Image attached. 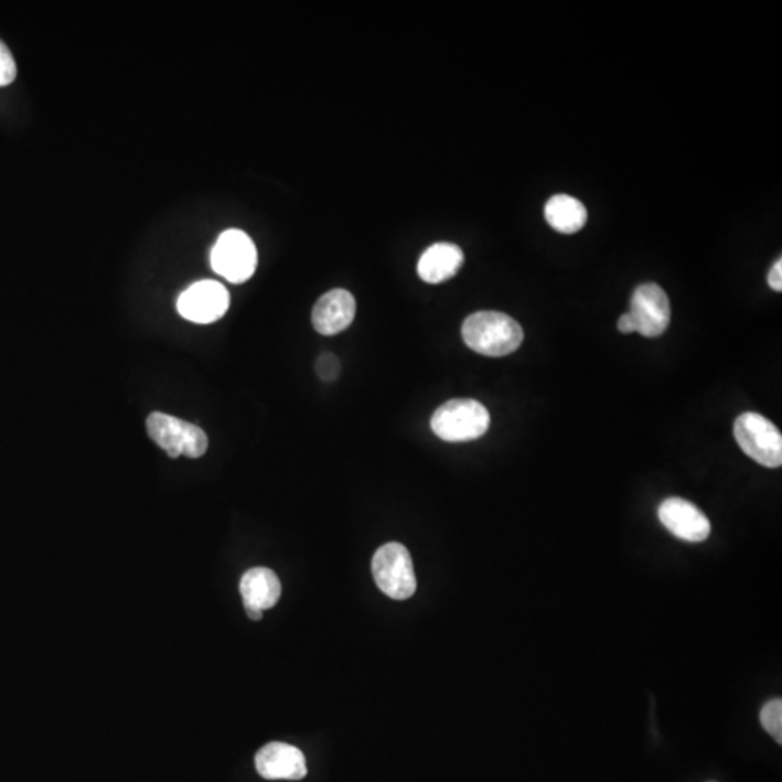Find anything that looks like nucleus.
Returning <instances> with one entry per match:
<instances>
[{
	"label": "nucleus",
	"mask_w": 782,
	"mask_h": 782,
	"mask_svg": "<svg viewBox=\"0 0 782 782\" xmlns=\"http://www.w3.org/2000/svg\"><path fill=\"white\" fill-rule=\"evenodd\" d=\"M464 264V253L456 244L438 243L422 254L418 275L425 283L439 285L456 277Z\"/></svg>",
	"instance_id": "nucleus-12"
},
{
	"label": "nucleus",
	"mask_w": 782,
	"mask_h": 782,
	"mask_svg": "<svg viewBox=\"0 0 782 782\" xmlns=\"http://www.w3.org/2000/svg\"><path fill=\"white\" fill-rule=\"evenodd\" d=\"M147 430L152 441L171 458H199L205 456L210 446L203 429L161 411L148 416Z\"/></svg>",
	"instance_id": "nucleus-5"
},
{
	"label": "nucleus",
	"mask_w": 782,
	"mask_h": 782,
	"mask_svg": "<svg viewBox=\"0 0 782 782\" xmlns=\"http://www.w3.org/2000/svg\"><path fill=\"white\" fill-rule=\"evenodd\" d=\"M373 576L378 589L393 600L410 599L418 587L409 550L397 543L383 545L374 555Z\"/></svg>",
	"instance_id": "nucleus-4"
},
{
	"label": "nucleus",
	"mask_w": 782,
	"mask_h": 782,
	"mask_svg": "<svg viewBox=\"0 0 782 782\" xmlns=\"http://www.w3.org/2000/svg\"><path fill=\"white\" fill-rule=\"evenodd\" d=\"M523 330L515 319L506 313L484 310L465 319L462 340L476 354L504 356L519 350Z\"/></svg>",
	"instance_id": "nucleus-1"
},
{
	"label": "nucleus",
	"mask_w": 782,
	"mask_h": 782,
	"mask_svg": "<svg viewBox=\"0 0 782 782\" xmlns=\"http://www.w3.org/2000/svg\"><path fill=\"white\" fill-rule=\"evenodd\" d=\"M761 724L763 729L779 742L782 743V701L775 698L767 703L761 710Z\"/></svg>",
	"instance_id": "nucleus-15"
},
{
	"label": "nucleus",
	"mask_w": 782,
	"mask_h": 782,
	"mask_svg": "<svg viewBox=\"0 0 782 782\" xmlns=\"http://www.w3.org/2000/svg\"><path fill=\"white\" fill-rule=\"evenodd\" d=\"M490 427V414L480 401L453 399L432 416L430 428L442 441L469 442L483 437Z\"/></svg>",
	"instance_id": "nucleus-2"
},
{
	"label": "nucleus",
	"mask_w": 782,
	"mask_h": 782,
	"mask_svg": "<svg viewBox=\"0 0 782 782\" xmlns=\"http://www.w3.org/2000/svg\"><path fill=\"white\" fill-rule=\"evenodd\" d=\"M618 330L622 333L636 332L635 322H633L631 314L624 313L622 314V317H620L618 322Z\"/></svg>",
	"instance_id": "nucleus-19"
},
{
	"label": "nucleus",
	"mask_w": 782,
	"mask_h": 782,
	"mask_svg": "<svg viewBox=\"0 0 782 782\" xmlns=\"http://www.w3.org/2000/svg\"><path fill=\"white\" fill-rule=\"evenodd\" d=\"M356 312L354 296L349 290L328 291L314 304L312 322L321 335H336L353 323Z\"/></svg>",
	"instance_id": "nucleus-11"
},
{
	"label": "nucleus",
	"mask_w": 782,
	"mask_h": 782,
	"mask_svg": "<svg viewBox=\"0 0 782 782\" xmlns=\"http://www.w3.org/2000/svg\"><path fill=\"white\" fill-rule=\"evenodd\" d=\"M17 63L11 50L0 41V87L11 85L17 78Z\"/></svg>",
	"instance_id": "nucleus-16"
},
{
	"label": "nucleus",
	"mask_w": 782,
	"mask_h": 782,
	"mask_svg": "<svg viewBox=\"0 0 782 782\" xmlns=\"http://www.w3.org/2000/svg\"><path fill=\"white\" fill-rule=\"evenodd\" d=\"M658 516L671 534L687 543H703L710 536V521L688 500L666 499L660 506Z\"/></svg>",
	"instance_id": "nucleus-9"
},
{
	"label": "nucleus",
	"mask_w": 782,
	"mask_h": 782,
	"mask_svg": "<svg viewBox=\"0 0 782 782\" xmlns=\"http://www.w3.org/2000/svg\"><path fill=\"white\" fill-rule=\"evenodd\" d=\"M545 217L555 231L571 235L585 228L589 214L578 199L568 196V194H555L546 203Z\"/></svg>",
	"instance_id": "nucleus-14"
},
{
	"label": "nucleus",
	"mask_w": 782,
	"mask_h": 782,
	"mask_svg": "<svg viewBox=\"0 0 782 782\" xmlns=\"http://www.w3.org/2000/svg\"><path fill=\"white\" fill-rule=\"evenodd\" d=\"M258 774L266 780L298 781L308 774L307 759L300 749L283 742L266 744L256 757Z\"/></svg>",
	"instance_id": "nucleus-10"
},
{
	"label": "nucleus",
	"mask_w": 782,
	"mask_h": 782,
	"mask_svg": "<svg viewBox=\"0 0 782 782\" xmlns=\"http://www.w3.org/2000/svg\"><path fill=\"white\" fill-rule=\"evenodd\" d=\"M733 433L740 450L758 464L768 469L782 465V437L771 420L748 411L736 419Z\"/></svg>",
	"instance_id": "nucleus-3"
},
{
	"label": "nucleus",
	"mask_w": 782,
	"mask_h": 782,
	"mask_svg": "<svg viewBox=\"0 0 782 782\" xmlns=\"http://www.w3.org/2000/svg\"><path fill=\"white\" fill-rule=\"evenodd\" d=\"M768 283H770L772 290H782V260L772 266L770 275H768Z\"/></svg>",
	"instance_id": "nucleus-18"
},
{
	"label": "nucleus",
	"mask_w": 782,
	"mask_h": 782,
	"mask_svg": "<svg viewBox=\"0 0 782 782\" xmlns=\"http://www.w3.org/2000/svg\"><path fill=\"white\" fill-rule=\"evenodd\" d=\"M240 594L244 606L264 610L275 608L281 596L279 577L271 569L257 567L249 569L240 578Z\"/></svg>",
	"instance_id": "nucleus-13"
},
{
	"label": "nucleus",
	"mask_w": 782,
	"mask_h": 782,
	"mask_svg": "<svg viewBox=\"0 0 782 782\" xmlns=\"http://www.w3.org/2000/svg\"><path fill=\"white\" fill-rule=\"evenodd\" d=\"M245 612H247L248 618L251 620H261L263 619V612L261 610H258L256 608H248V606H245Z\"/></svg>",
	"instance_id": "nucleus-20"
},
{
	"label": "nucleus",
	"mask_w": 782,
	"mask_h": 782,
	"mask_svg": "<svg viewBox=\"0 0 782 782\" xmlns=\"http://www.w3.org/2000/svg\"><path fill=\"white\" fill-rule=\"evenodd\" d=\"M229 293L224 285L203 280L189 287L179 298L178 310L184 319L194 323L219 321L229 309Z\"/></svg>",
	"instance_id": "nucleus-7"
},
{
	"label": "nucleus",
	"mask_w": 782,
	"mask_h": 782,
	"mask_svg": "<svg viewBox=\"0 0 782 782\" xmlns=\"http://www.w3.org/2000/svg\"><path fill=\"white\" fill-rule=\"evenodd\" d=\"M257 248L244 231L229 229L217 238L211 254L212 268L229 283L251 279L257 268Z\"/></svg>",
	"instance_id": "nucleus-6"
},
{
	"label": "nucleus",
	"mask_w": 782,
	"mask_h": 782,
	"mask_svg": "<svg viewBox=\"0 0 782 782\" xmlns=\"http://www.w3.org/2000/svg\"><path fill=\"white\" fill-rule=\"evenodd\" d=\"M631 314L636 332L646 338L663 335L671 322V304L663 287L646 283L638 287L632 296Z\"/></svg>",
	"instance_id": "nucleus-8"
},
{
	"label": "nucleus",
	"mask_w": 782,
	"mask_h": 782,
	"mask_svg": "<svg viewBox=\"0 0 782 782\" xmlns=\"http://www.w3.org/2000/svg\"><path fill=\"white\" fill-rule=\"evenodd\" d=\"M317 373L318 376L325 379V382H333V379L338 378L341 373L340 360H338L333 354H323L319 356Z\"/></svg>",
	"instance_id": "nucleus-17"
}]
</instances>
